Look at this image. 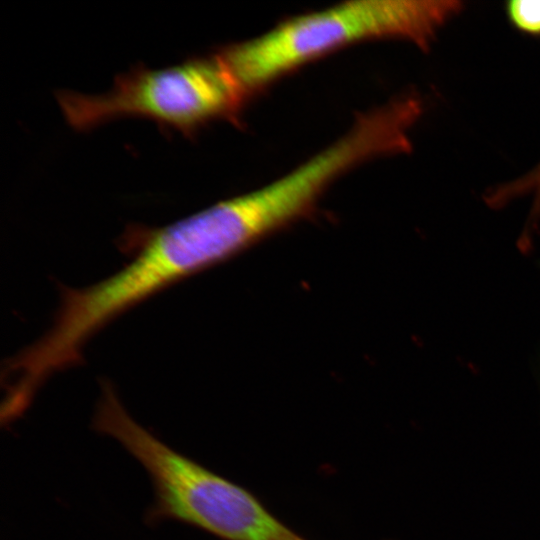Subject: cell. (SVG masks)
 <instances>
[{
  "mask_svg": "<svg viewBox=\"0 0 540 540\" xmlns=\"http://www.w3.org/2000/svg\"><path fill=\"white\" fill-rule=\"evenodd\" d=\"M464 8L460 0H360L289 19L219 54L246 91L331 50L398 38L423 51Z\"/></svg>",
  "mask_w": 540,
  "mask_h": 540,
  "instance_id": "6da1fadb",
  "label": "cell"
},
{
  "mask_svg": "<svg viewBox=\"0 0 540 540\" xmlns=\"http://www.w3.org/2000/svg\"><path fill=\"white\" fill-rule=\"evenodd\" d=\"M244 92L218 53L164 69L138 66L119 74L105 93L59 90L56 98L76 130L141 117L192 135L203 124L230 113Z\"/></svg>",
  "mask_w": 540,
  "mask_h": 540,
  "instance_id": "7a4b0ae2",
  "label": "cell"
},
{
  "mask_svg": "<svg viewBox=\"0 0 540 540\" xmlns=\"http://www.w3.org/2000/svg\"><path fill=\"white\" fill-rule=\"evenodd\" d=\"M527 195L531 196L532 204L525 227L537 231L540 221V162L522 176L491 188L485 194V201L491 208H500Z\"/></svg>",
  "mask_w": 540,
  "mask_h": 540,
  "instance_id": "3957f363",
  "label": "cell"
},
{
  "mask_svg": "<svg viewBox=\"0 0 540 540\" xmlns=\"http://www.w3.org/2000/svg\"><path fill=\"white\" fill-rule=\"evenodd\" d=\"M504 11L517 31L540 37V0H510L505 3Z\"/></svg>",
  "mask_w": 540,
  "mask_h": 540,
  "instance_id": "277c9868",
  "label": "cell"
},
{
  "mask_svg": "<svg viewBox=\"0 0 540 540\" xmlns=\"http://www.w3.org/2000/svg\"><path fill=\"white\" fill-rule=\"evenodd\" d=\"M537 376H538V380H539V384H540V353L538 355V361H537Z\"/></svg>",
  "mask_w": 540,
  "mask_h": 540,
  "instance_id": "5b68a950",
  "label": "cell"
}]
</instances>
